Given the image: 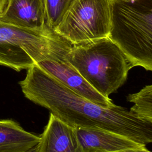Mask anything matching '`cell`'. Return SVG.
Listing matches in <instances>:
<instances>
[{
  "instance_id": "1",
  "label": "cell",
  "mask_w": 152,
  "mask_h": 152,
  "mask_svg": "<svg viewBox=\"0 0 152 152\" xmlns=\"http://www.w3.org/2000/svg\"><path fill=\"white\" fill-rule=\"evenodd\" d=\"M18 84L27 99L71 126L106 129L145 145L152 142V122L122 106H99L72 91L35 64Z\"/></svg>"
},
{
  "instance_id": "2",
  "label": "cell",
  "mask_w": 152,
  "mask_h": 152,
  "mask_svg": "<svg viewBox=\"0 0 152 152\" xmlns=\"http://www.w3.org/2000/svg\"><path fill=\"white\" fill-rule=\"evenodd\" d=\"M66 58L95 90L106 97L125 83L133 68L109 37L72 44Z\"/></svg>"
},
{
  "instance_id": "3",
  "label": "cell",
  "mask_w": 152,
  "mask_h": 152,
  "mask_svg": "<svg viewBox=\"0 0 152 152\" xmlns=\"http://www.w3.org/2000/svg\"><path fill=\"white\" fill-rule=\"evenodd\" d=\"M110 38L133 67L152 72V0H112Z\"/></svg>"
},
{
  "instance_id": "4",
  "label": "cell",
  "mask_w": 152,
  "mask_h": 152,
  "mask_svg": "<svg viewBox=\"0 0 152 152\" xmlns=\"http://www.w3.org/2000/svg\"><path fill=\"white\" fill-rule=\"evenodd\" d=\"M72 45L48 27L42 30H31L0 21V65L17 71L65 55Z\"/></svg>"
},
{
  "instance_id": "5",
  "label": "cell",
  "mask_w": 152,
  "mask_h": 152,
  "mask_svg": "<svg viewBox=\"0 0 152 152\" xmlns=\"http://www.w3.org/2000/svg\"><path fill=\"white\" fill-rule=\"evenodd\" d=\"M112 0H75L54 31L72 44L109 36Z\"/></svg>"
},
{
  "instance_id": "6",
  "label": "cell",
  "mask_w": 152,
  "mask_h": 152,
  "mask_svg": "<svg viewBox=\"0 0 152 152\" xmlns=\"http://www.w3.org/2000/svg\"><path fill=\"white\" fill-rule=\"evenodd\" d=\"M35 64L84 98L104 107L115 105L112 99L95 90L70 64L66 56L58 59H47Z\"/></svg>"
},
{
  "instance_id": "7",
  "label": "cell",
  "mask_w": 152,
  "mask_h": 152,
  "mask_svg": "<svg viewBox=\"0 0 152 152\" xmlns=\"http://www.w3.org/2000/svg\"><path fill=\"white\" fill-rule=\"evenodd\" d=\"M76 131L83 152H118L146 148L144 144L103 129L77 127Z\"/></svg>"
},
{
  "instance_id": "8",
  "label": "cell",
  "mask_w": 152,
  "mask_h": 152,
  "mask_svg": "<svg viewBox=\"0 0 152 152\" xmlns=\"http://www.w3.org/2000/svg\"><path fill=\"white\" fill-rule=\"evenodd\" d=\"M38 152H83L76 128L50 113L48 124L40 135Z\"/></svg>"
},
{
  "instance_id": "9",
  "label": "cell",
  "mask_w": 152,
  "mask_h": 152,
  "mask_svg": "<svg viewBox=\"0 0 152 152\" xmlns=\"http://www.w3.org/2000/svg\"><path fill=\"white\" fill-rule=\"evenodd\" d=\"M0 21L24 28L44 30L48 27L44 0H8Z\"/></svg>"
},
{
  "instance_id": "10",
  "label": "cell",
  "mask_w": 152,
  "mask_h": 152,
  "mask_svg": "<svg viewBox=\"0 0 152 152\" xmlns=\"http://www.w3.org/2000/svg\"><path fill=\"white\" fill-rule=\"evenodd\" d=\"M39 141L40 135L26 131L16 121L0 120V152H25Z\"/></svg>"
},
{
  "instance_id": "11",
  "label": "cell",
  "mask_w": 152,
  "mask_h": 152,
  "mask_svg": "<svg viewBox=\"0 0 152 152\" xmlns=\"http://www.w3.org/2000/svg\"><path fill=\"white\" fill-rule=\"evenodd\" d=\"M128 102L133 105L130 110L139 118L152 122V84L144 87L140 91L129 94Z\"/></svg>"
},
{
  "instance_id": "12",
  "label": "cell",
  "mask_w": 152,
  "mask_h": 152,
  "mask_svg": "<svg viewBox=\"0 0 152 152\" xmlns=\"http://www.w3.org/2000/svg\"><path fill=\"white\" fill-rule=\"evenodd\" d=\"M75 0H44L46 24L52 30L59 26Z\"/></svg>"
},
{
  "instance_id": "13",
  "label": "cell",
  "mask_w": 152,
  "mask_h": 152,
  "mask_svg": "<svg viewBox=\"0 0 152 152\" xmlns=\"http://www.w3.org/2000/svg\"><path fill=\"white\" fill-rule=\"evenodd\" d=\"M8 0H0V16L4 12L7 4Z\"/></svg>"
},
{
  "instance_id": "14",
  "label": "cell",
  "mask_w": 152,
  "mask_h": 152,
  "mask_svg": "<svg viewBox=\"0 0 152 152\" xmlns=\"http://www.w3.org/2000/svg\"><path fill=\"white\" fill-rule=\"evenodd\" d=\"M118 152H152L149 151L147 148L144 149H140V150H126V151H122Z\"/></svg>"
},
{
  "instance_id": "15",
  "label": "cell",
  "mask_w": 152,
  "mask_h": 152,
  "mask_svg": "<svg viewBox=\"0 0 152 152\" xmlns=\"http://www.w3.org/2000/svg\"><path fill=\"white\" fill-rule=\"evenodd\" d=\"M25 152H38L37 150V145H36V146H34V147L30 148V150L25 151Z\"/></svg>"
},
{
  "instance_id": "16",
  "label": "cell",
  "mask_w": 152,
  "mask_h": 152,
  "mask_svg": "<svg viewBox=\"0 0 152 152\" xmlns=\"http://www.w3.org/2000/svg\"><path fill=\"white\" fill-rule=\"evenodd\" d=\"M123 1H130V0H123Z\"/></svg>"
}]
</instances>
